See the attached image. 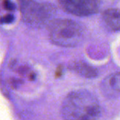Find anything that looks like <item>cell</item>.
<instances>
[{
  "label": "cell",
  "mask_w": 120,
  "mask_h": 120,
  "mask_svg": "<svg viewBox=\"0 0 120 120\" xmlns=\"http://www.w3.org/2000/svg\"><path fill=\"white\" fill-rule=\"evenodd\" d=\"M102 20L105 26L111 31L120 30V9L109 8L103 12Z\"/></svg>",
  "instance_id": "7"
},
{
  "label": "cell",
  "mask_w": 120,
  "mask_h": 120,
  "mask_svg": "<svg viewBox=\"0 0 120 120\" xmlns=\"http://www.w3.org/2000/svg\"><path fill=\"white\" fill-rule=\"evenodd\" d=\"M3 7L8 11H12L15 8V5L10 0H3Z\"/></svg>",
  "instance_id": "8"
},
{
  "label": "cell",
  "mask_w": 120,
  "mask_h": 120,
  "mask_svg": "<svg viewBox=\"0 0 120 120\" xmlns=\"http://www.w3.org/2000/svg\"><path fill=\"white\" fill-rule=\"evenodd\" d=\"M69 68L84 78H95L99 75V72L95 67L81 60L71 62L69 65Z\"/></svg>",
  "instance_id": "5"
},
{
  "label": "cell",
  "mask_w": 120,
  "mask_h": 120,
  "mask_svg": "<svg viewBox=\"0 0 120 120\" xmlns=\"http://www.w3.org/2000/svg\"><path fill=\"white\" fill-rule=\"evenodd\" d=\"M20 11L23 21L34 28L48 26L54 21L56 8L48 3H38L33 0H21Z\"/></svg>",
  "instance_id": "3"
},
{
  "label": "cell",
  "mask_w": 120,
  "mask_h": 120,
  "mask_svg": "<svg viewBox=\"0 0 120 120\" xmlns=\"http://www.w3.org/2000/svg\"><path fill=\"white\" fill-rule=\"evenodd\" d=\"M65 12L78 17H87L99 12L101 0H58Z\"/></svg>",
  "instance_id": "4"
},
{
  "label": "cell",
  "mask_w": 120,
  "mask_h": 120,
  "mask_svg": "<svg viewBox=\"0 0 120 120\" xmlns=\"http://www.w3.org/2000/svg\"><path fill=\"white\" fill-rule=\"evenodd\" d=\"M48 27L51 41L58 46L75 47L84 38L82 26L73 20L56 19Z\"/></svg>",
  "instance_id": "2"
},
{
  "label": "cell",
  "mask_w": 120,
  "mask_h": 120,
  "mask_svg": "<svg viewBox=\"0 0 120 120\" xmlns=\"http://www.w3.org/2000/svg\"><path fill=\"white\" fill-rule=\"evenodd\" d=\"M14 20V17L13 15L11 14H8V15H5V16H3L2 17H0V23H10Z\"/></svg>",
  "instance_id": "9"
},
{
  "label": "cell",
  "mask_w": 120,
  "mask_h": 120,
  "mask_svg": "<svg viewBox=\"0 0 120 120\" xmlns=\"http://www.w3.org/2000/svg\"><path fill=\"white\" fill-rule=\"evenodd\" d=\"M101 108L96 97L87 90L69 93L61 104L60 114L64 120H96Z\"/></svg>",
  "instance_id": "1"
},
{
  "label": "cell",
  "mask_w": 120,
  "mask_h": 120,
  "mask_svg": "<svg viewBox=\"0 0 120 120\" xmlns=\"http://www.w3.org/2000/svg\"><path fill=\"white\" fill-rule=\"evenodd\" d=\"M102 90L107 95H120V72L108 76L102 82Z\"/></svg>",
  "instance_id": "6"
}]
</instances>
